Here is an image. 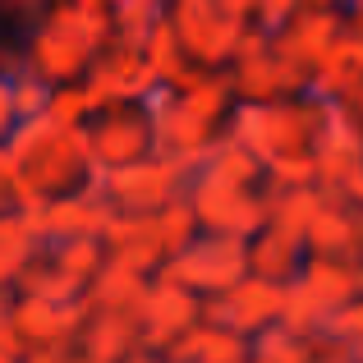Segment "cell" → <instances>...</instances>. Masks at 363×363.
<instances>
[{
	"instance_id": "cell-1",
	"label": "cell",
	"mask_w": 363,
	"mask_h": 363,
	"mask_svg": "<svg viewBox=\"0 0 363 363\" xmlns=\"http://www.w3.org/2000/svg\"><path fill=\"white\" fill-rule=\"evenodd\" d=\"M235 101L240 97L230 88V74L207 69V65H194L175 83H157L143 97V106L152 116V152L198 166L212 152V143L225 133Z\"/></svg>"
},
{
	"instance_id": "cell-2",
	"label": "cell",
	"mask_w": 363,
	"mask_h": 363,
	"mask_svg": "<svg viewBox=\"0 0 363 363\" xmlns=\"http://www.w3.org/2000/svg\"><path fill=\"white\" fill-rule=\"evenodd\" d=\"M18 170V207L37 198H60L69 189H83L101 179V166L92 157L88 124H65L55 116H23L5 138Z\"/></svg>"
},
{
	"instance_id": "cell-3",
	"label": "cell",
	"mask_w": 363,
	"mask_h": 363,
	"mask_svg": "<svg viewBox=\"0 0 363 363\" xmlns=\"http://www.w3.org/2000/svg\"><path fill=\"white\" fill-rule=\"evenodd\" d=\"M189 203L203 230L221 235H253L257 225H267V170L248 147L235 138H216L212 152L194 166L189 175Z\"/></svg>"
},
{
	"instance_id": "cell-4",
	"label": "cell",
	"mask_w": 363,
	"mask_h": 363,
	"mask_svg": "<svg viewBox=\"0 0 363 363\" xmlns=\"http://www.w3.org/2000/svg\"><path fill=\"white\" fill-rule=\"evenodd\" d=\"M116 37L106 0H55L42 5L23 37L28 69H37L46 83H74L92 65V55Z\"/></svg>"
},
{
	"instance_id": "cell-5",
	"label": "cell",
	"mask_w": 363,
	"mask_h": 363,
	"mask_svg": "<svg viewBox=\"0 0 363 363\" xmlns=\"http://www.w3.org/2000/svg\"><path fill=\"white\" fill-rule=\"evenodd\" d=\"M322 111H327V101L313 97V92H290V97H267V101H235L230 120H225V138L248 147L262 166H276L285 157L313 152Z\"/></svg>"
},
{
	"instance_id": "cell-6",
	"label": "cell",
	"mask_w": 363,
	"mask_h": 363,
	"mask_svg": "<svg viewBox=\"0 0 363 363\" xmlns=\"http://www.w3.org/2000/svg\"><path fill=\"white\" fill-rule=\"evenodd\" d=\"M359 272L345 257H303V267L285 281V303H281V322L294 327L299 336H318L322 322L331 318L336 303H345L350 294H359Z\"/></svg>"
},
{
	"instance_id": "cell-7",
	"label": "cell",
	"mask_w": 363,
	"mask_h": 363,
	"mask_svg": "<svg viewBox=\"0 0 363 363\" xmlns=\"http://www.w3.org/2000/svg\"><path fill=\"white\" fill-rule=\"evenodd\" d=\"M88 318L83 294L74 299H46V294H18L9 303V322L23 336V354L28 359H46V363H69L79 359V327Z\"/></svg>"
},
{
	"instance_id": "cell-8",
	"label": "cell",
	"mask_w": 363,
	"mask_h": 363,
	"mask_svg": "<svg viewBox=\"0 0 363 363\" xmlns=\"http://www.w3.org/2000/svg\"><path fill=\"white\" fill-rule=\"evenodd\" d=\"M157 272L175 276L179 285L207 299V294L230 290L235 281L248 276V240L244 235H221V230H198L179 253H170Z\"/></svg>"
},
{
	"instance_id": "cell-9",
	"label": "cell",
	"mask_w": 363,
	"mask_h": 363,
	"mask_svg": "<svg viewBox=\"0 0 363 363\" xmlns=\"http://www.w3.org/2000/svg\"><path fill=\"white\" fill-rule=\"evenodd\" d=\"M166 18L179 46L189 51V60L207 65V69H225L244 28L253 23V18L235 14L225 0H166Z\"/></svg>"
},
{
	"instance_id": "cell-10",
	"label": "cell",
	"mask_w": 363,
	"mask_h": 363,
	"mask_svg": "<svg viewBox=\"0 0 363 363\" xmlns=\"http://www.w3.org/2000/svg\"><path fill=\"white\" fill-rule=\"evenodd\" d=\"M230 88L240 101H267V97H290V92H308V74L294 60H285L272 42V28L248 23L240 46H235L230 65Z\"/></svg>"
},
{
	"instance_id": "cell-11",
	"label": "cell",
	"mask_w": 363,
	"mask_h": 363,
	"mask_svg": "<svg viewBox=\"0 0 363 363\" xmlns=\"http://www.w3.org/2000/svg\"><path fill=\"white\" fill-rule=\"evenodd\" d=\"M313 166L327 194H340L345 203L363 207V124L340 101H327L322 111L318 138H313Z\"/></svg>"
},
{
	"instance_id": "cell-12",
	"label": "cell",
	"mask_w": 363,
	"mask_h": 363,
	"mask_svg": "<svg viewBox=\"0 0 363 363\" xmlns=\"http://www.w3.org/2000/svg\"><path fill=\"white\" fill-rule=\"evenodd\" d=\"M189 175H194V166H184L175 157H161V152H147L138 161L101 170V189H106V198L120 212H157L170 198L184 194Z\"/></svg>"
},
{
	"instance_id": "cell-13",
	"label": "cell",
	"mask_w": 363,
	"mask_h": 363,
	"mask_svg": "<svg viewBox=\"0 0 363 363\" xmlns=\"http://www.w3.org/2000/svg\"><path fill=\"white\" fill-rule=\"evenodd\" d=\"M198 318H203V299L189 285H179L166 272L147 276V290H143V303H138V340L152 359L166 354L170 340H179Z\"/></svg>"
},
{
	"instance_id": "cell-14",
	"label": "cell",
	"mask_w": 363,
	"mask_h": 363,
	"mask_svg": "<svg viewBox=\"0 0 363 363\" xmlns=\"http://www.w3.org/2000/svg\"><path fill=\"white\" fill-rule=\"evenodd\" d=\"M79 83H83V92H88L92 111H101V106H116V101H143L157 88V74H152L147 55H143L138 46L111 37V42L92 55V65L83 69Z\"/></svg>"
},
{
	"instance_id": "cell-15",
	"label": "cell",
	"mask_w": 363,
	"mask_h": 363,
	"mask_svg": "<svg viewBox=\"0 0 363 363\" xmlns=\"http://www.w3.org/2000/svg\"><path fill=\"white\" fill-rule=\"evenodd\" d=\"M88 143L101 170L138 161L152 152V116L143 101H116L88 116Z\"/></svg>"
},
{
	"instance_id": "cell-16",
	"label": "cell",
	"mask_w": 363,
	"mask_h": 363,
	"mask_svg": "<svg viewBox=\"0 0 363 363\" xmlns=\"http://www.w3.org/2000/svg\"><path fill=\"white\" fill-rule=\"evenodd\" d=\"M281 303H285V285L281 281H267V276L248 272L244 281L230 285V290L207 294L203 299V318L221 322V327L240 331V336H253V331L281 322Z\"/></svg>"
},
{
	"instance_id": "cell-17",
	"label": "cell",
	"mask_w": 363,
	"mask_h": 363,
	"mask_svg": "<svg viewBox=\"0 0 363 363\" xmlns=\"http://www.w3.org/2000/svg\"><path fill=\"white\" fill-rule=\"evenodd\" d=\"M345 28V5H318V0H303L281 28H272V42L285 60H294L303 74L313 79L318 60L331 51V42Z\"/></svg>"
},
{
	"instance_id": "cell-18",
	"label": "cell",
	"mask_w": 363,
	"mask_h": 363,
	"mask_svg": "<svg viewBox=\"0 0 363 363\" xmlns=\"http://www.w3.org/2000/svg\"><path fill=\"white\" fill-rule=\"evenodd\" d=\"M363 79V5H345V28L331 42V51L318 60L308 79V92L322 101H345Z\"/></svg>"
},
{
	"instance_id": "cell-19",
	"label": "cell",
	"mask_w": 363,
	"mask_h": 363,
	"mask_svg": "<svg viewBox=\"0 0 363 363\" xmlns=\"http://www.w3.org/2000/svg\"><path fill=\"white\" fill-rule=\"evenodd\" d=\"M79 359L83 363H124V359H152L138 340V318L133 313H101L88 308L79 327Z\"/></svg>"
},
{
	"instance_id": "cell-20",
	"label": "cell",
	"mask_w": 363,
	"mask_h": 363,
	"mask_svg": "<svg viewBox=\"0 0 363 363\" xmlns=\"http://www.w3.org/2000/svg\"><path fill=\"white\" fill-rule=\"evenodd\" d=\"M101 248L116 262H129L138 272H157L166 262V248L157 235V216L152 212H116L101 230Z\"/></svg>"
},
{
	"instance_id": "cell-21",
	"label": "cell",
	"mask_w": 363,
	"mask_h": 363,
	"mask_svg": "<svg viewBox=\"0 0 363 363\" xmlns=\"http://www.w3.org/2000/svg\"><path fill=\"white\" fill-rule=\"evenodd\" d=\"M354 230H359V207L345 203L340 194H327V189H322L318 212H313L308 225H303V253H313V257H345L350 262Z\"/></svg>"
},
{
	"instance_id": "cell-22",
	"label": "cell",
	"mask_w": 363,
	"mask_h": 363,
	"mask_svg": "<svg viewBox=\"0 0 363 363\" xmlns=\"http://www.w3.org/2000/svg\"><path fill=\"white\" fill-rule=\"evenodd\" d=\"M161 359H170V363H244L248 359V336L221 327V322L198 318L179 340H170Z\"/></svg>"
},
{
	"instance_id": "cell-23",
	"label": "cell",
	"mask_w": 363,
	"mask_h": 363,
	"mask_svg": "<svg viewBox=\"0 0 363 363\" xmlns=\"http://www.w3.org/2000/svg\"><path fill=\"white\" fill-rule=\"evenodd\" d=\"M147 276L152 272H138V267L116 262V257H101V267L88 276V285H83V303H88V308H101V313H133V318H138Z\"/></svg>"
},
{
	"instance_id": "cell-24",
	"label": "cell",
	"mask_w": 363,
	"mask_h": 363,
	"mask_svg": "<svg viewBox=\"0 0 363 363\" xmlns=\"http://www.w3.org/2000/svg\"><path fill=\"white\" fill-rule=\"evenodd\" d=\"M303 235H294V230H285V225H276V221H267V225H257L253 235H248V272L253 276H267V281H290L294 272L303 267Z\"/></svg>"
},
{
	"instance_id": "cell-25",
	"label": "cell",
	"mask_w": 363,
	"mask_h": 363,
	"mask_svg": "<svg viewBox=\"0 0 363 363\" xmlns=\"http://www.w3.org/2000/svg\"><path fill=\"white\" fill-rule=\"evenodd\" d=\"M14 285H18V294H46V299H74V294H83V276H74L46 244L33 253V262L18 272Z\"/></svg>"
},
{
	"instance_id": "cell-26",
	"label": "cell",
	"mask_w": 363,
	"mask_h": 363,
	"mask_svg": "<svg viewBox=\"0 0 363 363\" xmlns=\"http://www.w3.org/2000/svg\"><path fill=\"white\" fill-rule=\"evenodd\" d=\"M138 51L147 55V65H152V74H157V83H175V79H184V74L194 69V60H189V51L179 46V37H175V28H170L166 14H161L157 23L147 28V37H143Z\"/></svg>"
},
{
	"instance_id": "cell-27",
	"label": "cell",
	"mask_w": 363,
	"mask_h": 363,
	"mask_svg": "<svg viewBox=\"0 0 363 363\" xmlns=\"http://www.w3.org/2000/svg\"><path fill=\"white\" fill-rule=\"evenodd\" d=\"M37 248H42V235H37L23 216L0 212V285H14L18 272L33 262Z\"/></svg>"
},
{
	"instance_id": "cell-28",
	"label": "cell",
	"mask_w": 363,
	"mask_h": 363,
	"mask_svg": "<svg viewBox=\"0 0 363 363\" xmlns=\"http://www.w3.org/2000/svg\"><path fill=\"white\" fill-rule=\"evenodd\" d=\"M248 359L253 363H313V340L299 336L294 327H285V322H272V327L248 336Z\"/></svg>"
},
{
	"instance_id": "cell-29",
	"label": "cell",
	"mask_w": 363,
	"mask_h": 363,
	"mask_svg": "<svg viewBox=\"0 0 363 363\" xmlns=\"http://www.w3.org/2000/svg\"><path fill=\"white\" fill-rule=\"evenodd\" d=\"M166 14V0H111V23H116V42L143 46L147 28Z\"/></svg>"
},
{
	"instance_id": "cell-30",
	"label": "cell",
	"mask_w": 363,
	"mask_h": 363,
	"mask_svg": "<svg viewBox=\"0 0 363 363\" xmlns=\"http://www.w3.org/2000/svg\"><path fill=\"white\" fill-rule=\"evenodd\" d=\"M157 235H161V248H166V257L170 253H179L189 240H194L203 225H198V216H194V203H189V194H179V198H170L166 207H157Z\"/></svg>"
},
{
	"instance_id": "cell-31",
	"label": "cell",
	"mask_w": 363,
	"mask_h": 363,
	"mask_svg": "<svg viewBox=\"0 0 363 363\" xmlns=\"http://www.w3.org/2000/svg\"><path fill=\"white\" fill-rule=\"evenodd\" d=\"M322 336L350 345V350H354V359H359V345H363V290L350 294L345 303H336V308H331V318L322 322Z\"/></svg>"
},
{
	"instance_id": "cell-32",
	"label": "cell",
	"mask_w": 363,
	"mask_h": 363,
	"mask_svg": "<svg viewBox=\"0 0 363 363\" xmlns=\"http://www.w3.org/2000/svg\"><path fill=\"white\" fill-rule=\"evenodd\" d=\"M46 116H55L65 124H88L92 101H88V92H83V83L79 79H74V83H55L51 101H46Z\"/></svg>"
},
{
	"instance_id": "cell-33",
	"label": "cell",
	"mask_w": 363,
	"mask_h": 363,
	"mask_svg": "<svg viewBox=\"0 0 363 363\" xmlns=\"http://www.w3.org/2000/svg\"><path fill=\"white\" fill-rule=\"evenodd\" d=\"M9 88H14V111H18V120H23V116H42L55 83H46L37 69H23V74L9 79Z\"/></svg>"
},
{
	"instance_id": "cell-34",
	"label": "cell",
	"mask_w": 363,
	"mask_h": 363,
	"mask_svg": "<svg viewBox=\"0 0 363 363\" xmlns=\"http://www.w3.org/2000/svg\"><path fill=\"white\" fill-rule=\"evenodd\" d=\"M0 212H18V170L5 143H0Z\"/></svg>"
},
{
	"instance_id": "cell-35",
	"label": "cell",
	"mask_w": 363,
	"mask_h": 363,
	"mask_svg": "<svg viewBox=\"0 0 363 363\" xmlns=\"http://www.w3.org/2000/svg\"><path fill=\"white\" fill-rule=\"evenodd\" d=\"M303 0H257V14H253V23H262V28H281L285 18L299 9Z\"/></svg>"
},
{
	"instance_id": "cell-36",
	"label": "cell",
	"mask_w": 363,
	"mask_h": 363,
	"mask_svg": "<svg viewBox=\"0 0 363 363\" xmlns=\"http://www.w3.org/2000/svg\"><path fill=\"white\" fill-rule=\"evenodd\" d=\"M18 124V111H14V88H9V79L0 74V143L9 138V129Z\"/></svg>"
},
{
	"instance_id": "cell-37",
	"label": "cell",
	"mask_w": 363,
	"mask_h": 363,
	"mask_svg": "<svg viewBox=\"0 0 363 363\" xmlns=\"http://www.w3.org/2000/svg\"><path fill=\"white\" fill-rule=\"evenodd\" d=\"M350 267L359 272V285H363V207H359V230H354V248H350Z\"/></svg>"
},
{
	"instance_id": "cell-38",
	"label": "cell",
	"mask_w": 363,
	"mask_h": 363,
	"mask_svg": "<svg viewBox=\"0 0 363 363\" xmlns=\"http://www.w3.org/2000/svg\"><path fill=\"white\" fill-rule=\"evenodd\" d=\"M340 106H345V111H350V116H354V120L363 124V79H359V88H354V92H350V97H345V101H340Z\"/></svg>"
},
{
	"instance_id": "cell-39",
	"label": "cell",
	"mask_w": 363,
	"mask_h": 363,
	"mask_svg": "<svg viewBox=\"0 0 363 363\" xmlns=\"http://www.w3.org/2000/svg\"><path fill=\"white\" fill-rule=\"evenodd\" d=\"M225 5H230L235 14H244V18H253V14H257V0H225Z\"/></svg>"
},
{
	"instance_id": "cell-40",
	"label": "cell",
	"mask_w": 363,
	"mask_h": 363,
	"mask_svg": "<svg viewBox=\"0 0 363 363\" xmlns=\"http://www.w3.org/2000/svg\"><path fill=\"white\" fill-rule=\"evenodd\" d=\"M318 5H350V0H318Z\"/></svg>"
},
{
	"instance_id": "cell-41",
	"label": "cell",
	"mask_w": 363,
	"mask_h": 363,
	"mask_svg": "<svg viewBox=\"0 0 363 363\" xmlns=\"http://www.w3.org/2000/svg\"><path fill=\"white\" fill-rule=\"evenodd\" d=\"M33 5H37V9H42V5H55V0H33Z\"/></svg>"
},
{
	"instance_id": "cell-42",
	"label": "cell",
	"mask_w": 363,
	"mask_h": 363,
	"mask_svg": "<svg viewBox=\"0 0 363 363\" xmlns=\"http://www.w3.org/2000/svg\"><path fill=\"white\" fill-rule=\"evenodd\" d=\"M350 5H363V0H350Z\"/></svg>"
},
{
	"instance_id": "cell-43",
	"label": "cell",
	"mask_w": 363,
	"mask_h": 363,
	"mask_svg": "<svg viewBox=\"0 0 363 363\" xmlns=\"http://www.w3.org/2000/svg\"><path fill=\"white\" fill-rule=\"evenodd\" d=\"M359 359H363V345H359Z\"/></svg>"
},
{
	"instance_id": "cell-44",
	"label": "cell",
	"mask_w": 363,
	"mask_h": 363,
	"mask_svg": "<svg viewBox=\"0 0 363 363\" xmlns=\"http://www.w3.org/2000/svg\"><path fill=\"white\" fill-rule=\"evenodd\" d=\"M106 5H111V0H106Z\"/></svg>"
}]
</instances>
